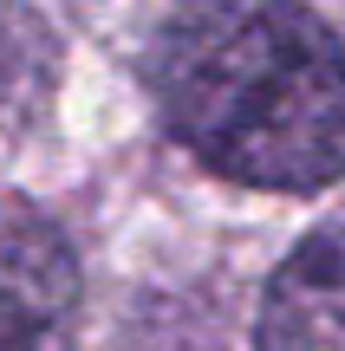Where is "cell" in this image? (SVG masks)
<instances>
[{
	"label": "cell",
	"instance_id": "3957f363",
	"mask_svg": "<svg viewBox=\"0 0 345 351\" xmlns=\"http://www.w3.org/2000/svg\"><path fill=\"white\" fill-rule=\"evenodd\" d=\"M254 351H345V215L313 228L274 267Z\"/></svg>",
	"mask_w": 345,
	"mask_h": 351
},
{
	"label": "cell",
	"instance_id": "277c9868",
	"mask_svg": "<svg viewBox=\"0 0 345 351\" xmlns=\"http://www.w3.org/2000/svg\"><path fill=\"white\" fill-rule=\"evenodd\" d=\"M7 85H13V39H7V26H0V98H7Z\"/></svg>",
	"mask_w": 345,
	"mask_h": 351
},
{
	"label": "cell",
	"instance_id": "6da1fadb",
	"mask_svg": "<svg viewBox=\"0 0 345 351\" xmlns=\"http://www.w3.org/2000/svg\"><path fill=\"white\" fill-rule=\"evenodd\" d=\"M169 137L248 189L345 176V46L307 0H182L150 39Z\"/></svg>",
	"mask_w": 345,
	"mask_h": 351
},
{
	"label": "cell",
	"instance_id": "7a4b0ae2",
	"mask_svg": "<svg viewBox=\"0 0 345 351\" xmlns=\"http://www.w3.org/2000/svg\"><path fill=\"white\" fill-rule=\"evenodd\" d=\"M78 261L59 221L0 202V351H72Z\"/></svg>",
	"mask_w": 345,
	"mask_h": 351
}]
</instances>
